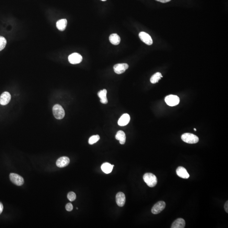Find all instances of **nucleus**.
Instances as JSON below:
<instances>
[{
  "instance_id": "nucleus-24",
  "label": "nucleus",
  "mask_w": 228,
  "mask_h": 228,
  "mask_svg": "<svg viewBox=\"0 0 228 228\" xmlns=\"http://www.w3.org/2000/svg\"><path fill=\"white\" fill-rule=\"evenodd\" d=\"M68 199L71 202L74 201L76 198V195L73 192H70L68 193L67 195Z\"/></svg>"
},
{
  "instance_id": "nucleus-22",
  "label": "nucleus",
  "mask_w": 228,
  "mask_h": 228,
  "mask_svg": "<svg viewBox=\"0 0 228 228\" xmlns=\"http://www.w3.org/2000/svg\"><path fill=\"white\" fill-rule=\"evenodd\" d=\"M100 139V137L99 135H93L89 138L88 143L90 145H93L96 143Z\"/></svg>"
},
{
  "instance_id": "nucleus-29",
  "label": "nucleus",
  "mask_w": 228,
  "mask_h": 228,
  "mask_svg": "<svg viewBox=\"0 0 228 228\" xmlns=\"http://www.w3.org/2000/svg\"><path fill=\"white\" fill-rule=\"evenodd\" d=\"M101 1H106V0H101Z\"/></svg>"
},
{
  "instance_id": "nucleus-6",
  "label": "nucleus",
  "mask_w": 228,
  "mask_h": 228,
  "mask_svg": "<svg viewBox=\"0 0 228 228\" xmlns=\"http://www.w3.org/2000/svg\"><path fill=\"white\" fill-rule=\"evenodd\" d=\"M166 205V203L163 201L157 202L152 208V213L153 214H159L165 209Z\"/></svg>"
},
{
  "instance_id": "nucleus-2",
  "label": "nucleus",
  "mask_w": 228,
  "mask_h": 228,
  "mask_svg": "<svg viewBox=\"0 0 228 228\" xmlns=\"http://www.w3.org/2000/svg\"><path fill=\"white\" fill-rule=\"evenodd\" d=\"M182 140L188 144H195L199 141L198 137L191 133H185L181 136Z\"/></svg>"
},
{
  "instance_id": "nucleus-25",
  "label": "nucleus",
  "mask_w": 228,
  "mask_h": 228,
  "mask_svg": "<svg viewBox=\"0 0 228 228\" xmlns=\"http://www.w3.org/2000/svg\"><path fill=\"white\" fill-rule=\"evenodd\" d=\"M66 209L67 211H72L73 209V205L71 203H69L66 205Z\"/></svg>"
},
{
  "instance_id": "nucleus-9",
  "label": "nucleus",
  "mask_w": 228,
  "mask_h": 228,
  "mask_svg": "<svg viewBox=\"0 0 228 228\" xmlns=\"http://www.w3.org/2000/svg\"><path fill=\"white\" fill-rule=\"evenodd\" d=\"M139 37L142 42L148 45H151L153 43L150 36L145 32H141L139 34Z\"/></svg>"
},
{
  "instance_id": "nucleus-19",
  "label": "nucleus",
  "mask_w": 228,
  "mask_h": 228,
  "mask_svg": "<svg viewBox=\"0 0 228 228\" xmlns=\"http://www.w3.org/2000/svg\"><path fill=\"white\" fill-rule=\"evenodd\" d=\"M114 166V165H111L109 163H105L101 166V169L105 173L109 174L112 172Z\"/></svg>"
},
{
  "instance_id": "nucleus-14",
  "label": "nucleus",
  "mask_w": 228,
  "mask_h": 228,
  "mask_svg": "<svg viewBox=\"0 0 228 228\" xmlns=\"http://www.w3.org/2000/svg\"><path fill=\"white\" fill-rule=\"evenodd\" d=\"M130 117L128 114H124L121 116L118 121V124L121 126H126L129 123Z\"/></svg>"
},
{
  "instance_id": "nucleus-26",
  "label": "nucleus",
  "mask_w": 228,
  "mask_h": 228,
  "mask_svg": "<svg viewBox=\"0 0 228 228\" xmlns=\"http://www.w3.org/2000/svg\"><path fill=\"white\" fill-rule=\"evenodd\" d=\"M224 209H225V211L227 213H228V201H227V202L225 203V205H224Z\"/></svg>"
},
{
  "instance_id": "nucleus-11",
  "label": "nucleus",
  "mask_w": 228,
  "mask_h": 228,
  "mask_svg": "<svg viewBox=\"0 0 228 228\" xmlns=\"http://www.w3.org/2000/svg\"><path fill=\"white\" fill-rule=\"evenodd\" d=\"M70 163V159L69 158L66 156L60 157L57 160L56 165L60 168L66 167L69 165Z\"/></svg>"
},
{
  "instance_id": "nucleus-1",
  "label": "nucleus",
  "mask_w": 228,
  "mask_h": 228,
  "mask_svg": "<svg viewBox=\"0 0 228 228\" xmlns=\"http://www.w3.org/2000/svg\"><path fill=\"white\" fill-rule=\"evenodd\" d=\"M143 180L150 187L156 186L157 183V178L156 175L151 173H145L143 176Z\"/></svg>"
},
{
  "instance_id": "nucleus-28",
  "label": "nucleus",
  "mask_w": 228,
  "mask_h": 228,
  "mask_svg": "<svg viewBox=\"0 0 228 228\" xmlns=\"http://www.w3.org/2000/svg\"><path fill=\"white\" fill-rule=\"evenodd\" d=\"M3 205L0 202V215L2 213L3 210Z\"/></svg>"
},
{
  "instance_id": "nucleus-20",
  "label": "nucleus",
  "mask_w": 228,
  "mask_h": 228,
  "mask_svg": "<svg viewBox=\"0 0 228 228\" xmlns=\"http://www.w3.org/2000/svg\"><path fill=\"white\" fill-rule=\"evenodd\" d=\"M109 40L113 45H117L120 42V37L117 34H113L109 36Z\"/></svg>"
},
{
  "instance_id": "nucleus-21",
  "label": "nucleus",
  "mask_w": 228,
  "mask_h": 228,
  "mask_svg": "<svg viewBox=\"0 0 228 228\" xmlns=\"http://www.w3.org/2000/svg\"><path fill=\"white\" fill-rule=\"evenodd\" d=\"M161 73L160 72H157L153 74L150 78V82L152 84H155L158 82L162 78Z\"/></svg>"
},
{
  "instance_id": "nucleus-10",
  "label": "nucleus",
  "mask_w": 228,
  "mask_h": 228,
  "mask_svg": "<svg viewBox=\"0 0 228 228\" xmlns=\"http://www.w3.org/2000/svg\"><path fill=\"white\" fill-rule=\"evenodd\" d=\"M11 99L10 94L8 92H5L0 96V104L2 105H5L10 102Z\"/></svg>"
},
{
  "instance_id": "nucleus-27",
  "label": "nucleus",
  "mask_w": 228,
  "mask_h": 228,
  "mask_svg": "<svg viewBox=\"0 0 228 228\" xmlns=\"http://www.w3.org/2000/svg\"><path fill=\"white\" fill-rule=\"evenodd\" d=\"M156 1H157L160 2L162 3H166L170 1L171 0H156Z\"/></svg>"
},
{
  "instance_id": "nucleus-17",
  "label": "nucleus",
  "mask_w": 228,
  "mask_h": 228,
  "mask_svg": "<svg viewBox=\"0 0 228 228\" xmlns=\"http://www.w3.org/2000/svg\"><path fill=\"white\" fill-rule=\"evenodd\" d=\"M115 138L117 140L119 141L120 144L124 145L126 141V136L125 133L122 130H119L116 135Z\"/></svg>"
},
{
  "instance_id": "nucleus-16",
  "label": "nucleus",
  "mask_w": 228,
  "mask_h": 228,
  "mask_svg": "<svg viewBox=\"0 0 228 228\" xmlns=\"http://www.w3.org/2000/svg\"><path fill=\"white\" fill-rule=\"evenodd\" d=\"M107 91L106 89L101 90L98 93V95L100 99V102L103 104H106L108 103V100L106 98Z\"/></svg>"
},
{
  "instance_id": "nucleus-15",
  "label": "nucleus",
  "mask_w": 228,
  "mask_h": 228,
  "mask_svg": "<svg viewBox=\"0 0 228 228\" xmlns=\"http://www.w3.org/2000/svg\"><path fill=\"white\" fill-rule=\"evenodd\" d=\"M185 226V222L183 219L181 218L176 219L172 224V228H184Z\"/></svg>"
},
{
  "instance_id": "nucleus-4",
  "label": "nucleus",
  "mask_w": 228,
  "mask_h": 228,
  "mask_svg": "<svg viewBox=\"0 0 228 228\" xmlns=\"http://www.w3.org/2000/svg\"><path fill=\"white\" fill-rule=\"evenodd\" d=\"M165 101L168 105L171 106H175L179 104L180 99L177 95H170L166 96Z\"/></svg>"
},
{
  "instance_id": "nucleus-13",
  "label": "nucleus",
  "mask_w": 228,
  "mask_h": 228,
  "mask_svg": "<svg viewBox=\"0 0 228 228\" xmlns=\"http://www.w3.org/2000/svg\"><path fill=\"white\" fill-rule=\"evenodd\" d=\"M176 173L179 177L183 179H187L190 176L186 169L183 166H179L176 169Z\"/></svg>"
},
{
  "instance_id": "nucleus-23",
  "label": "nucleus",
  "mask_w": 228,
  "mask_h": 228,
  "mask_svg": "<svg viewBox=\"0 0 228 228\" xmlns=\"http://www.w3.org/2000/svg\"><path fill=\"white\" fill-rule=\"evenodd\" d=\"M7 41L4 37L0 36V51L2 50L6 46Z\"/></svg>"
},
{
  "instance_id": "nucleus-18",
  "label": "nucleus",
  "mask_w": 228,
  "mask_h": 228,
  "mask_svg": "<svg viewBox=\"0 0 228 228\" xmlns=\"http://www.w3.org/2000/svg\"><path fill=\"white\" fill-rule=\"evenodd\" d=\"M67 24V21L66 19H62L57 22V28L60 31H63L65 30Z\"/></svg>"
},
{
  "instance_id": "nucleus-3",
  "label": "nucleus",
  "mask_w": 228,
  "mask_h": 228,
  "mask_svg": "<svg viewBox=\"0 0 228 228\" xmlns=\"http://www.w3.org/2000/svg\"><path fill=\"white\" fill-rule=\"evenodd\" d=\"M52 112L55 118L57 119H62L65 116V113L64 109L60 105H55L52 108Z\"/></svg>"
},
{
  "instance_id": "nucleus-12",
  "label": "nucleus",
  "mask_w": 228,
  "mask_h": 228,
  "mask_svg": "<svg viewBox=\"0 0 228 228\" xmlns=\"http://www.w3.org/2000/svg\"><path fill=\"white\" fill-rule=\"evenodd\" d=\"M116 202L117 205L119 207H123L126 202V196L123 192H119L116 196Z\"/></svg>"
},
{
  "instance_id": "nucleus-8",
  "label": "nucleus",
  "mask_w": 228,
  "mask_h": 228,
  "mask_svg": "<svg viewBox=\"0 0 228 228\" xmlns=\"http://www.w3.org/2000/svg\"><path fill=\"white\" fill-rule=\"evenodd\" d=\"M128 68V65L127 63H118L114 66V71L117 74L123 73Z\"/></svg>"
},
{
  "instance_id": "nucleus-7",
  "label": "nucleus",
  "mask_w": 228,
  "mask_h": 228,
  "mask_svg": "<svg viewBox=\"0 0 228 228\" xmlns=\"http://www.w3.org/2000/svg\"><path fill=\"white\" fill-rule=\"evenodd\" d=\"M68 59L69 62L71 64H76L82 62V57L79 53H73L69 56Z\"/></svg>"
},
{
  "instance_id": "nucleus-5",
  "label": "nucleus",
  "mask_w": 228,
  "mask_h": 228,
  "mask_svg": "<svg viewBox=\"0 0 228 228\" xmlns=\"http://www.w3.org/2000/svg\"><path fill=\"white\" fill-rule=\"evenodd\" d=\"M10 177L12 183L18 186L23 185L24 183V180L23 177L16 174L11 173Z\"/></svg>"
},
{
  "instance_id": "nucleus-30",
  "label": "nucleus",
  "mask_w": 228,
  "mask_h": 228,
  "mask_svg": "<svg viewBox=\"0 0 228 228\" xmlns=\"http://www.w3.org/2000/svg\"><path fill=\"white\" fill-rule=\"evenodd\" d=\"M194 130H195V131L196 130V128H194Z\"/></svg>"
}]
</instances>
